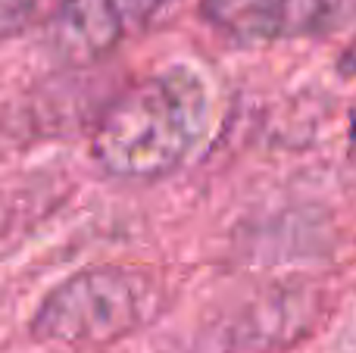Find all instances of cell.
<instances>
[{
    "mask_svg": "<svg viewBox=\"0 0 356 353\" xmlns=\"http://www.w3.org/2000/svg\"><path fill=\"white\" fill-rule=\"evenodd\" d=\"M328 13L332 0H200L203 22L244 47L313 35Z\"/></svg>",
    "mask_w": 356,
    "mask_h": 353,
    "instance_id": "3957f363",
    "label": "cell"
},
{
    "mask_svg": "<svg viewBox=\"0 0 356 353\" xmlns=\"http://www.w3.org/2000/svg\"><path fill=\"white\" fill-rule=\"evenodd\" d=\"M166 306L163 285L135 266H94L69 275L41 300L31 335L66 347H106L147 329Z\"/></svg>",
    "mask_w": 356,
    "mask_h": 353,
    "instance_id": "7a4b0ae2",
    "label": "cell"
},
{
    "mask_svg": "<svg viewBox=\"0 0 356 353\" xmlns=\"http://www.w3.org/2000/svg\"><path fill=\"white\" fill-rule=\"evenodd\" d=\"M338 72L344 75V79H356V38L350 44H347L344 50H341L338 56Z\"/></svg>",
    "mask_w": 356,
    "mask_h": 353,
    "instance_id": "52a82bcc",
    "label": "cell"
},
{
    "mask_svg": "<svg viewBox=\"0 0 356 353\" xmlns=\"http://www.w3.org/2000/svg\"><path fill=\"white\" fill-rule=\"evenodd\" d=\"M38 0H0V41L19 35L35 19Z\"/></svg>",
    "mask_w": 356,
    "mask_h": 353,
    "instance_id": "8992f818",
    "label": "cell"
},
{
    "mask_svg": "<svg viewBox=\"0 0 356 353\" xmlns=\"http://www.w3.org/2000/svg\"><path fill=\"white\" fill-rule=\"evenodd\" d=\"M209 122V81L188 63H175L131 85L100 116L91 150L113 179H166L200 147Z\"/></svg>",
    "mask_w": 356,
    "mask_h": 353,
    "instance_id": "6da1fadb",
    "label": "cell"
},
{
    "mask_svg": "<svg viewBox=\"0 0 356 353\" xmlns=\"http://www.w3.org/2000/svg\"><path fill=\"white\" fill-rule=\"evenodd\" d=\"M116 0H60L50 19V38L66 60L85 63L110 54L125 38Z\"/></svg>",
    "mask_w": 356,
    "mask_h": 353,
    "instance_id": "277c9868",
    "label": "cell"
},
{
    "mask_svg": "<svg viewBox=\"0 0 356 353\" xmlns=\"http://www.w3.org/2000/svg\"><path fill=\"white\" fill-rule=\"evenodd\" d=\"M178 3L181 0H116L119 13L125 19V28H147L156 19L166 16L169 10H175Z\"/></svg>",
    "mask_w": 356,
    "mask_h": 353,
    "instance_id": "5b68a950",
    "label": "cell"
},
{
    "mask_svg": "<svg viewBox=\"0 0 356 353\" xmlns=\"http://www.w3.org/2000/svg\"><path fill=\"white\" fill-rule=\"evenodd\" d=\"M347 147H350V160L356 163V106L350 113V129H347Z\"/></svg>",
    "mask_w": 356,
    "mask_h": 353,
    "instance_id": "ba28073f",
    "label": "cell"
}]
</instances>
